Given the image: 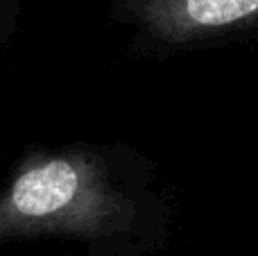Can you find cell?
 I'll list each match as a JSON object with an SVG mask.
<instances>
[{
  "mask_svg": "<svg viewBox=\"0 0 258 256\" xmlns=\"http://www.w3.org/2000/svg\"><path fill=\"white\" fill-rule=\"evenodd\" d=\"M23 0H0V59L18 30Z\"/></svg>",
  "mask_w": 258,
  "mask_h": 256,
  "instance_id": "3",
  "label": "cell"
},
{
  "mask_svg": "<svg viewBox=\"0 0 258 256\" xmlns=\"http://www.w3.org/2000/svg\"><path fill=\"white\" fill-rule=\"evenodd\" d=\"M109 16L150 59L258 39V0H109Z\"/></svg>",
  "mask_w": 258,
  "mask_h": 256,
  "instance_id": "2",
  "label": "cell"
},
{
  "mask_svg": "<svg viewBox=\"0 0 258 256\" xmlns=\"http://www.w3.org/2000/svg\"><path fill=\"white\" fill-rule=\"evenodd\" d=\"M172 222L156 166L120 141L30 145L0 186V247L57 240L86 256H150Z\"/></svg>",
  "mask_w": 258,
  "mask_h": 256,
  "instance_id": "1",
  "label": "cell"
}]
</instances>
